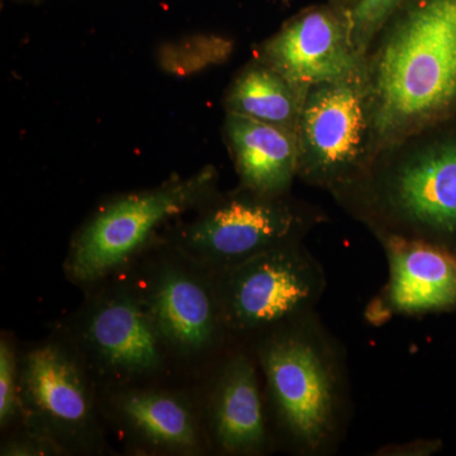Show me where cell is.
Wrapping results in <instances>:
<instances>
[{
  "instance_id": "obj_1",
  "label": "cell",
  "mask_w": 456,
  "mask_h": 456,
  "mask_svg": "<svg viewBox=\"0 0 456 456\" xmlns=\"http://www.w3.org/2000/svg\"><path fill=\"white\" fill-rule=\"evenodd\" d=\"M368 77L373 134L397 142L456 107V0H407Z\"/></svg>"
},
{
  "instance_id": "obj_2",
  "label": "cell",
  "mask_w": 456,
  "mask_h": 456,
  "mask_svg": "<svg viewBox=\"0 0 456 456\" xmlns=\"http://www.w3.org/2000/svg\"><path fill=\"white\" fill-rule=\"evenodd\" d=\"M265 402L281 439L299 455L340 441L347 412L344 359L314 312L256 338Z\"/></svg>"
},
{
  "instance_id": "obj_3",
  "label": "cell",
  "mask_w": 456,
  "mask_h": 456,
  "mask_svg": "<svg viewBox=\"0 0 456 456\" xmlns=\"http://www.w3.org/2000/svg\"><path fill=\"white\" fill-rule=\"evenodd\" d=\"M228 335L256 338L314 312L325 270L301 241L288 242L217 273Z\"/></svg>"
},
{
  "instance_id": "obj_4",
  "label": "cell",
  "mask_w": 456,
  "mask_h": 456,
  "mask_svg": "<svg viewBox=\"0 0 456 456\" xmlns=\"http://www.w3.org/2000/svg\"><path fill=\"white\" fill-rule=\"evenodd\" d=\"M212 184L213 173L206 169L108 204L75 237L66 259L69 278L93 284L125 268L163 222L200 203Z\"/></svg>"
},
{
  "instance_id": "obj_5",
  "label": "cell",
  "mask_w": 456,
  "mask_h": 456,
  "mask_svg": "<svg viewBox=\"0 0 456 456\" xmlns=\"http://www.w3.org/2000/svg\"><path fill=\"white\" fill-rule=\"evenodd\" d=\"M298 175L322 187H341L356 175L373 134L368 75L312 86L298 122Z\"/></svg>"
},
{
  "instance_id": "obj_6",
  "label": "cell",
  "mask_w": 456,
  "mask_h": 456,
  "mask_svg": "<svg viewBox=\"0 0 456 456\" xmlns=\"http://www.w3.org/2000/svg\"><path fill=\"white\" fill-rule=\"evenodd\" d=\"M161 257L132 281L169 355H208L228 336L217 273L182 253Z\"/></svg>"
},
{
  "instance_id": "obj_7",
  "label": "cell",
  "mask_w": 456,
  "mask_h": 456,
  "mask_svg": "<svg viewBox=\"0 0 456 456\" xmlns=\"http://www.w3.org/2000/svg\"><path fill=\"white\" fill-rule=\"evenodd\" d=\"M77 349L86 368L117 388L158 375L169 355L132 281L90 303L77 325Z\"/></svg>"
},
{
  "instance_id": "obj_8",
  "label": "cell",
  "mask_w": 456,
  "mask_h": 456,
  "mask_svg": "<svg viewBox=\"0 0 456 456\" xmlns=\"http://www.w3.org/2000/svg\"><path fill=\"white\" fill-rule=\"evenodd\" d=\"M20 407L27 430L59 452L83 448L94 434V403L86 365L64 345H38L20 359Z\"/></svg>"
},
{
  "instance_id": "obj_9",
  "label": "cell",
  "mask_w": 456,
  "mask_h": 456,
  "mask_svg": "<svg viewBox=\"0 0 456 456\" xmlns=\"http://www.w3.org/2000/svg\"><path fill=\"white\" fill-rule=\"evenodd\" d=\"M248 193L212 207L174 237V248L218 273L288 242L299 241L303 222L281 197Z\"/></svg>"
},
{
  "instance_id": "obj_10",
  "label": "cell",
  "mask_w": 456,
  "mask_h": 456,
  "mask_svg": "<svg viewBox=\"0 0 456 456\" xmlns=\"http://www.w3.org/2000/svg\"><path fill=\"white\" fill-rule=\"evenodd\" d=\"M377 203L397 224L388 232L449 248L456 239V143L402 161L378 185Z\"/></svg>"
},
{
  "instance_id": "obj_11",
  "label": "cell",
  "mask_w": 456,
  "mask_h": 456,
  "mask_svg": "<svg viewBox=\"0 0 456 456\" xmlns=\"http://www.w3.org/2000/svg\"><path fill=\"white\" fill-rule=\"evenodd\" d=\"M260 56L303 95L320 84L367 77L351 41L346 11L330 7L297 14L263 45Z\"/></svg>"
},
{
  "instance_id": "obj_12",
  "label": "cell",
  "mask_w": 456,
  "mask_h": 456,
  "mask_svg": "<svg viewBox=\"0 0 456 456\" xmlns=\"http://www.w3.org/2000/svg\"><path fill=\"white\" fill-rule=\"evenodd\" d=\"M375 235L386 254L388 279L365 310L369 323L456 310L455 250L388 231Z\"/></svg>"
},
{
  "instance_id": "obj_13",
  "label": "cell",
  "mask_w": 456,
  "mask_h": 456,
  "mask_svg": "<svg viewBox=\"0 0 456 456\" xmlns=\"http://www.w3.org/2000/svg\"><path fill=\"white\" fill-rule=\"evenodd\" d=\"M254 360L244 351L231 354L212 386L208 424L213 443L224 454L260 455L272 443Z\"/></svg>"
},
{
  "instance_id": "obj_14",
  "label": "cell",
  "mask_w": 456,
  "mask_h": 456,
  "mask_svg": "<svg viewBox=\"0 0 456 456\" xmlns=\"http://www.w3.org/2000/svg\"><path fill=\"white\" fill-rule=\"evenodd\" d=\"M110 410L125 434L142 448L185 455L203 449L196 412L175 393L121 387L110 397Z\"/></svg>"
},
{
  "instance_id": "obj_15",
  "label": "cell",
  "mask_w": 456,
  "mask_h": 456,
  "mask_svg": "<svg viewBox=\"0 0 456 456\" xmlns=\"http://www.w3.org/2000/svg\"><path fill=\"white\" fill-rule=\"evenodd\" d=\"M226 132L245 189L281 197L290 188L299 169L297 132L230 113Z\"/></svg>"
},
{
  "instance_id": "obj_16",
  "label": "cell",
  "mask_w": 456,
  "mask_h": 456,
  "mask_svg": "<svg viewBox=\"0 0 456 456\" xmlns=\"http://www.w3.org/2000/svg\"><path fill=\"white\" fill-rule=\"evenodd\" d=\"M305 95L274 69L260 62L248 66L228 90V113L298 131Z\"/></svg>"
},
{
  "instance_id": "obj_17",
  "label": "cell",
  "mask_w": 456,
  "mask_h": 456,
  "mask_svg": "<svg viewBox=\"0 0 456 456\" xmlns=\"http://www.w3.org/2000/svg\"><path fill=\"white\" fill-rule=\"evenodd\" d=\"M232 53V42L208 36L193 42L169 47L163 55V64L171 73L187 74L208 65L220 64Z\"/></svg>"
},
{
  "instance_id": "obj_18",
  "label": "cell",
  "mask_w": 456,
  "mask_h": 456,
  "mask_svg": "<svg viewBox=\"0 0 456 456\" xmlns=\"http://www.w3.org/2000/svg\"><path fill=\"white\" fill-rule=\"evenodd\" d=\"M407 0H358L346 11L351 41L360 55Z\"/></svg>"
},
{
  "instance_id": "obj_19",
  "label": "cell",
  "mask_w": 456,
  "mask_h": 456,
  "mask_svg": "<svg viewBox=\"0 0 456 456\" xmlns=\"http://www.w3.org/2000/svg\"><path fill=\"white\" fill-rule=\"evenodd\" d=\"M20 412V360L16 349L7 338L0 341V424L7 428Z\"/></svg>"
},
{
  "instance_id": "obj_20",
  "label": "cell",
  "mask_w": 456,
  "mask_h": 456,
  "mask_svg": "<svg viewBox=\"0 0 456 456\" xmlns=\"http://www.w3.org/2000/svg\"><path fill=\"white\" fill-rule=\"evenodd\" d=\"M55 452L59 450L53 444L29 430H27V436L9 441L2 449L3 455H45Z\"/></svg>"
},
{
  "instance_id": "obj_21",
  "label": "cell",
  "mask_w": 456,
  "mask_h": 456,
  "mask_svg": "<svg viewBox=\"0 0 456 456\" xmlns=\"http://www.w3.org/2000/svg\"><path fill=\"white\" fill-rule=\"evenodd\" d=\"M436 450V443L432 440H413L402 444H389L375 452L379 456H425Z\"/></svg>"
},
{
  "instance_id": "obj_22",
  "label": "cell",
  "mask_w": 456,
  "mask_h": 456,
  "mask_svg": "<svg viewBox=\"0 0 456 456\" xmlns=\"http://www.w3.org/2000/svg\"><path fill=\"white\" fill-rule=\"evenodd\" d=\"M336 2L341 3L342 5H345V7H346L345 11H347V9L353 7L358 0H336Z\"/></svg>"
}]
</instances>
